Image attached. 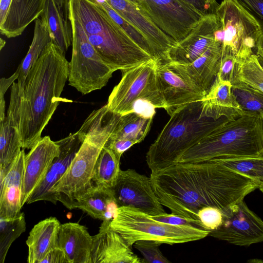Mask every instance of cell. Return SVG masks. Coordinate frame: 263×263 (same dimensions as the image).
<instances>
[{"instance_id": "52a82bcc", "label": "cell", "mask_w": 263, "mask_h": 263, "mask_svg": "<svg viewBox=\"0 0 263 263\" xmlns=\"http://www.w3.org/2000/svg\"><path fill=\"white\" fill-rule=\"evenodd\" d=\"M216 40L222 45V56H234L237 62L256 53L262 33L254 20L234 0H222L217 10Z\"/></svg>"}, {"instance_id": "d4e9b609", "label": "cell", "mask_w": 263, "mask_h": 263, "mask_svg": "<svg viewBox=\"0 0 263 263\" xmlns=\"http://www.w3.org/2000/svg\"><path fill=\"white\" fill-rule=\"evenodd\" d=\"M46 0H11L4 20L0 22L1 33L8 38L17 37L41 16Z\"/></svg>"}, {"instance_id": "cb8c5ba5", "label": "cell", "mask_w": 263, "mask_h": 263, "mask_svg": "<svg viewBox=\"0 0 263 263\" xmlns=\"http://www.w3.org/2000/svg\"><path fill=\"white\" fill-rule=\"evenodd\" d=\"M92 236L87 229L78 222L61 224L58 247L65 252L69 263H92Z\"/></svg>"}, {"instance_id": "484cf974", "label": "cell", "mask_w": 263, "mask_h": 263, "mask_svg": "<svg viewBox=\"0 0 263 263\" xmlns=\"http://www.w3.org/2000/svg\"><path fill=\"white\" fill-rule=\"evenodd\" d=\"M61 224L54 217H50L34 225L26 240L27 262L40 263L53 248L58 246Z\"/></svg>"}, {"instance_id": "4dcf8cb0", "label": "cell", "mask_w": 263, "mask_h": 263, "mask_svg": "<svg viewBox=\"0 0 263 263\" xmlns=\"http://www.w3.org/2000/svg\"><path fill=\"white\" fill-rule=\"evenodd\" d=\"M153 119H146L130 112L121 115L120 120L109 140L126 139L136 144L142 142L150 130Z\"/></svg>"}, {"instance_id": "8fae6325", "label": "cell", "mask_w": 263, "mask_h": 263, "mask_svg": "<svg viewBox=\"0 0 263 263\" xmlns=\"http://www.w3.org/2000/svg\"><path fill=\"white\" fill-rule=\"evenodd\" d=\"M102 149L83 142L64 175L51 190L52 203L61 202L69 210L93 186L95 166Z\"/></svg>"}, {"instance_id": "83f0119b", "label": "cell", "mask_w": 263, "mask_h": 263, "mask_svg": "<svg viewBox=\"0 0 263 263\" xmlns=\"http://www.w3.org/2000/svg\"><path fill=\"white\" fill-rule=\"evenodd\" d=\"M41 18L48 26L52 42L65 54L72 41V28L68 17L59 11L52 0H46Z\"/></svg>"}, {"instance_id": "30bf717a", "label": "cell", "mask_w": 263, "mask_h": 263, "mask_svg": "<svg viewBox=\"0 0 263 263\" xmlns=\"http://www.w3.org/2000/svg\"><path fill=\"white\" fill-rule=\"evenodd\" d=\"M135 4L176 44L185 38L204 16L185 0H139Z\"/></svg>"}, {"instance_id": "f5cc1de1", "label": "cell", "mask_w": 263, "mask_h": 263, "mask_svg": "<svg viewBox=\"0 0 263 263\" xmlns=\"http://www.w3.org/2000/svg\"><path fill=\"white\" fill-rule=\"evenodd\" d=\"M261 156H263V149H262V152Z\"/></svg>"}, {"instance_id": "9a60e30c", "label": "cell", "mask_w": 263, "mask_h": 263, "mask_svg": "<svg viewBox=\"0 0 263 263\" xmlns=\"http://www.w3.org/2000/svg\"><path fill=\"white\" fill-rule=\"evenodd\" d=\"M156 80L171 116L193 102L201 101L205 93L173 71L166 62L156 61Z\"/></svg>"}, {"instance_id": "44dd1931", "label": "cell", "mask_w": 263, "mask_h": 263, "mask_svg": "<svg viewBox=\"0 0 263 263\" xmlns=\"http://www.w3.org/2000/svg\"><path fill=\"white\" fill-rule=\"evenodd\" d=\"M25 156L22 149L7 168L0 169V218H13L21 212Z\"/></svg>"}, {"instance_id": "816d5d0a", "label": "cell", "mask_w": 263, "mask_h": 263, "mask_svg": "<svg viewBox=\"0 0 263 263\" xmlns=\"http://www.w3.org/2000/svg\"><path fill=\"white\" fill-rule=\"evenodd\" d=\"M257 55L258 62L260 66L263 69V58L259 55Z\"/></svg>"}, {"instance_id": "7dc6e473", "label": "cell", "mask_w": 263, "mask_h": 263, "mask_svg": "<svg viewBox=\"0 0 263 263\" xmlns=\"http://www.w3.org/2000/svg\"><path fill=\"white\" fill-rule=\"evenodd\" d=\"M44 262L69 263L65 252L58 246L52 249L40 262Z\"/></svg>"}, {"instance_id": "db71d44e", "label": "cell", "mask_w": 263, "mask_h": 263, "mask_svg": "<svg viewBox=\"0 0 263 263\" xmlns=\"http://www.w3.org/2000/svg\"><path fill=\"white\" fill-rule=\"evenodd\" d=\"M128 1H131V2H133V0H128ZM133 3H134V2H133Z\"/></svg>"}, {"instance_id": "60d3db41", "label": "cell", "mask_w": 263, "mask_h": 263, "mask_svg": "<svg viewBox=\"0 0 263 263\" xmlns=\"http://www.w3.org/2000/svg\"><path fill=\"white\" fill-rule=\"evenodd\" d=\"M234 1L254 18L263 31V0Z\"/></svg>"}, {"instance_id": "277c9868", "label": "cell", "mask_w": 263, "mask_h": 263, "mask_svg": "<svg viewBox=\"0 0 263 263\" xmlns=\"http://www.w3.org/2000/svg\"><path fill=\"white\" fill-rule=\"evenodd\" d=\"M263 118L245 114L226 119L198 143L183 153L176 162H189L224 157L261 156Z\"/></svg>"}, {"instance_id": "ba28073f", "label": "cell", "mask_w": 263, "mask_h": 263, "mask_svg": "<svg viewBox=\"0 0 263 263\" xmlns=\"http://www.w3.org/2000/svg\"><path fill=\"white\" fill-rule=\"evenodd\" d=\"M68 18L72 47L68 81L69 85L86 95L104 87L115 71L103 61L80 22L69 12Z\"/></svg>"}, {"instance_id": "1f68e13d", "label": "cell", "mask_w": 263, "mask_h": 263, "mask_svg": "<svg viewBox=\"0 0 263 263\" xmlns=\"http://www.w3.org/2000/svg\"><path fill=\"white\" fill-rule=\"evenodd\" d=\"M21 148L18 131L6 116L0 121V169L7 168L18 156Z\"/></svg>"}, {"instance_id": "7bdbcfd3", "label": "cell", "mask_w": 263, "mask_h": 263, "mask_svg": "<svg viewBox=\"0 0 263 263\" xmlns=\"http://www.w3.org/2000/svg\"><path fill=\"white\" fill-rule=\"evenodd\" d=\"M156 108L149 101L139 99L133 103L130 112L136 113L146 119H153Z\"/></svg>"}, {"instance_id": "681fc988", "label": "cell", "mask_w": 263, "mask_h": 263, "mask_svg": "<svg viewBox=\"0 0 263 263\" xmlns=\"http://www.w3.org/2000/svg\"><path fill=\"white\" fill-rule=\"evenodd\" d=\"M56 7L61 12L64 13V9L68 11V0H52Z\"/></svg>"}, {"instance_id": "f1b7e54d", "label": "cell", "mask_w": 263, "mask_h": 263, "mask_svg": "<svg viewBox=\"0 0 263 263\" xmlns=\"http://www.w3.org/2000/svg\"><path fill=\"white\" fill-rule=\"evenodd\" d=\"M51 42V37L46 23L38 18L35 21L33 39L29 50L17 67L20 73L16 84L19 89L23 88L29 70Z\"/></svg>"}, {"instance_id": "d590c367", "label": "cell", "mask_w": 263, "mask_h": 263, "mask_svg": "<svg viewBox=\"0 0 263 263\" xmlns=\"http://www.w3.org/2000/svg\"><path fill=\"white\" fill-rule=\"evenodd\" d=\"M235 80L242 81L263 92V69L258 62L256 54H253L243 61L236 62Z\"/></svg>"}, {"instance_id": "f546056e", "label": "cell", "mask_w": 263, "mask_h": 263, "mask_svg": "<svg viewBox=\"0 0 263 263\" xmlns=\"http://www.w3.org/2000/svg\"><path fill=\"white\" fill-rule=\"evenodd\" d=\"M120 159L108 147L104 146L97 160L92 182L95 185L111 189L116 184L120 172Z\"/></svg>"}, {"instance_id": "74e56055", "label": "cell", "mask_w": 263, "mask_h": 263, "mask_svg": "<svg viewBox=\"0 0 263 263\" xmlns=\"http://www.w3.org/2000/svg\"><path fill=\"white\" fill-rule=\"evenodd\" d=\"M161 244L156 241L141 240L133 245L142 255L143 263H170L160 250Z\"/></svg>"}, {"instance_id": "3957f363", "label": "cell", "mask_w": 263, "mask_h": 263, "mask_svg": "<svg viewBox=\"0 0 263 263\" xmlns=\"http://www.w3.org/2000/svg\"><path fill=\"white\" fill-rule=\"evenodd\" d=\"M68 10L80 22L103 61L114 71L155 60L95 0H68Z\"/></svg>"}, {"instance_id": "e575fe53", "label": "cell", "mask_w": 263, "mask_h": 263, "mask_svg": "<svg viewBox=\"0 0 263 263\" xmlns=\"http://www.w3.org/2000/svg\"><path fill=\"white\" fill-rule=\"evenodd\" d=\"M25 230L23 212H20L13 218H0V263L5 261L11 245Z\"/></svg>"}, {"instance_id": "2e32d148", "label": "cell", "mask_w": 263, "mask_h": 263, "mask_svg": "<svg viewBox=\"0 0 263 263\" xmlns=\"http://www.w3.org/2000/svg\"><path fill=\"white\" fill-rule=\"evenodd\" d=\"M60 153L59 145L48 136L42 138L25 155L22 190V206L45 178L54 159Z\"/></svg>"}, {"instance_id": "7a4b0ae2", "label": "cell", "mask_w": 263, "mask_h": 263, "mask_svg": "<svg viewBox=\"0 0 263 263\" xmlns=\"http://www.w3.org/2000/svg\"><path fill=\"white\" fill-rule=\"evenodd\" d=\"M69 63L51 42L29 70L23 88L19 89L15 82L11 85L7 116L18 131L22 149H30L42 138L62 101Z\"/></svg>"}, {"instance_id": "9c48e42d", "label": "cell", "mask_w": 263, "mask_h": 263, "mask_svg": "<svg viewBox=\"0 0 263 263\" xmlns=\"http://www.w3.org/2000/svg\"><path fill=\"white\" fill-rule=\"evenodd\" d=\"M156 61L152 60L122 70V78L111 92L109 109L121 115L129 113L133 103L146 100L157 108H165V103L156 80Z\"/></svg>"}, {"instance_id": "f6af8a7d", "label": "cell", "mask_w": 263, "mask_h": 263, "mask_svg": "<svg viewBox=\"0 0 263 263\" xmlns=\"http://www.w3.org/2000/svg\"><path fill=\"white\" fill-rule=\"evenodd\" d=\"M204 16L216 14L219 4L216 0H185Z\"/></svg>"}, {"instance_id": "bcb514c9", "label": "cell", "mask_w": 263, "mask_h": 263, "mask_svg": "<svg viewBox=\"0 0 263 263\" xmlns=\"http://www.w3.org/2000/svg\"><path fill=\"white\" fill-rule=\"evenodd\" d=\"M136 144L134 141L126 139L109 140L105 146L109 148L120 159L122 154Z\"/></svg>"}, {"instance_id": "ffe728a7", "label": "cell", "mask_w": 263, "mask_h": 263, "mask_svg": "<svg viewBox=\"0 0 263 263\" xmlns=\"http://www.w3.org/2000/svg\"><path fill=\"white\" fill-rule=\"evenodd\" d=\"M56 142L60 147V154L53 160L43 181L28 198L27 204L39 201L52 203V189L64 175L82 144L77 132Z\"/></svg>"}, {"instance_id": "ee69618b", "label": "cell", "mask_w": 263, "mask_h": 263, "mask_svg": "<svg viewBox=\"0 0 263 263\" xmlns=\"http://www.w3.org/2000/svg\"><path fill=\"white\" fill-rule=\"evenodd\" d=\"M19 69L17 68L16 71L9 78H1L0 81V121H3L5 118V101L4 95L10 86L17 79L19 76Z\"/></svg>"}, {"instance_id": "ac0fdd59", "label": "cell", "mask_w": 263, "mask_h": 263, "mask_svg": "<svg viewBox=\"0 0 263 263\" xmlns=\"http://www.w3.org/2000/svg\"><path fill=\"white\" fill-rule=\"evenodd\" d=\"M125 20L146 38L157 62H166V54L176 43L145 16L134 3L128 0H105Z\"/></svg>"}, {"instance_id": "7c38bea8", "label": "cell", "mask_w": 263, "mask_h": 263, "mask_svg": "<svg viewBox=\"0 0 263 263\" xmlns=\"http://www.w3.org/2000/svg\"><path fill=\"white\" fill-rule=\"evenodd\" d=\"M223 220L209 236L239 246L263 242V221L243 200L222 211Z\"/></svg>"}, {"instance_id": "5bb4252c", "label": "cell", "mask_w": 263, "mask_h": 263, "mask_svg": "<svg viewBox=\"0 0 263 263\" xmlns=\"http://www.w3.org/2000/svg\"><path fill=\"white\" fill-rule=\"evenodd\" d=\"M218 26L216 14L204 15L185 38L169 49L166 62L184 65L194 62L218 42Z\"/></svg>"}, {"instance_id": "8d00e7d4", "label": "cell", "mask_w": 263, "mask_h": 263, "mask_svg": "<svg viewBox=\"0 0 263 263\" xmlns=\"http://www.w3.org/2000/svg\"><path fill=\"white\" fill-rule=\"evenodd\" d=\"M143 50L154 59L153 50L144 35L117 12L105 0H95Z\"/></svg>"}, {"instance_id": "6da1fadb", "label": "cell", "mask_w": 263, "mask_h": 263, "mask_svg": "<svg viewBox=\"0 0 263 263\" xmlns=\"http://www.w3.org/2000/svg\"><path fill=\"white\" fill-rule=\"evenodd\" d=\"M150 178L160 202L171 213L197 220L202 208L222 211L259 187L253 180L213 160L177 162L151 172Z\"/></svg>"}, {"instance_id": "5b68a950", "label": "cell", "mask_w": 263, "mask_h": 263, "mask_svg": "<svg viewBox=\"0 0 263 263\" xmlns=\"http://www.w3.org/2000/svg\"><path fill=\"white\" fill-rule=\"evenodd\" d=\"M201 101L191 103L176 111L151 145L146 161L151 172L175 163L186 151L227 119L201 117Z\"/></svg>"}, {"instance_id": "4316f807", "label": "cell", "mask_w": 263, "mask_h": 263, "mask_svg": "<svg viewBox=\"0 0 263 263\" xmlns=\"http://www.w3.org/2000/svg\"><path fill=\"white\" fill-rule=\"evenodd\" d=\"M118 208L111 189L93 185L81 199L71 204L69 210L79 209L94 219L111 221Z\"/></svg>"}, {"instance_id": "f907efd6", "label": "cell", "mask_w": 263, "mask_h": 263, "mask_svg": "<svg viewBox=\"0 0 263 263\" xmlns=\"http://www.w3.org/2000/svg\"><path fill=\"white\" fill-rule=\"evenodd\" d=\"M256 54L259 55L263 58V31H262L258 43Z\"/></svg>"}, {"instance_id": "e0dca14e", "label": "cell", "mask_w": 263, "mask_h": 263, "mask_svg": "<svg viewBox=\"0 0 263 263\" xmlns=\"http://www.w3.org/2000/svg\"><path fill=\"white\" fill-rule=\"evenodd\" d=\"M110 221H103L99 232L92 236V263H143L124 238L110 226Z\"/></svg>"}, {"instance_id": "836d02e7", "label": "cell", "mask_w": 263, "mask_h": 263, "mask_svg": "<svg viewBox=\"0 0 263 263\" xmlns=\"http://www.w3.org/2000/svg\"><path fill=\"white\" fill-rule=\"evenodd\" d=\"M231 84L232 91L244 114L263 118V92L238 80Z\"/></svg>"}, {"instance_id": "b9f144b4", "label": "cell", "mask_w": 263, "mask_h": 263, "mask_svg": "<svg viewBox=\"0 0 263 263\" xmlns=\"http://www.w3.org/2000/svg\"><path fill=\"white\" fill-rule=\"evenodd\" d=\"M236 59L234 56L224 55L222 56L218 77L222 81L232 83L234 79Z\"/></svg>"}, {"instance_id": "d6a6232c", "label": "cell", "mask_w": 263, "mask_h": 263, "mask_svg": "<svg viewBox=\"0 0 263 263\" xmlns=\"http://www.w3.org/2000/svg\"><path fill=\"white\" fill-rule=\"evenodd\" d=\"M213 160L229 168L248 177L259 184L263 193V156L224 157Z\"/></svg>"}, {"instance_id": "8992f818", "label": "cell", "mask_w": 263, "mask_h": 263, "mask_svg": "<svg viewBox=\"0 0 263 263\" xmlns=\"http://www.w3.org/2000/svg\"><path fill=\"white\" fill-rule=\"evenodd\" d=\"M111 228L132 247L146 240L173 245L196 241L209 236L210 231L189 226L171 225L157 221L152 216L130 206H121L110 222Z\"/></svg>"}, {"instance_id": "7402d4cb", "label": "cell", "mask_w": 263, "mask_h": 263, "mask_svg": "<svg viewBox=\"0 0 263 263\" xmlns=\"http://www.w3.org/2000/svg\"><path fill=\"white\" fill-rule=\"evenodd\" d=\"M201 117L217 120L223 117L232 120L245 115L232 91V84L217 76L201 101Z\"/></svg>"}, {"instance_id": "d6986e66", "label": "cell", "mask_w": 263, "mask_h": 263, "mask_svg": "<svg viewBox=\"0 0 263 263\" xmlns=\"http://www.w3.org/2000/svg\"><path fill=\"white\" fill-rule=\"evenodd\" d=\"M221 58L222 45L217 42L190 64L166 63L173 71L206 94L218 74Z\"/></svg>"}, {"instance_id": "f35d334b", "label": "cell", "mask_w": 263, "mask_h": 263, "mask_svg": "<svg viewBox=\"0 0 263 263\" xmlns=\"http://www.w3.org/2000/svg\"><path fill=\"white\" fill-rule=\"evenodd\" d=\"M197 219L204 229L211 232L220 226L223 220V215L221 210L218 208L206 206L198 211Z\"/></svg>"}, {"instance_id": "603a6c76", "label": "cell", "mask_w": 263, "mask_h": 263, "mask_svg": "<svg viewBox=\"0 0 263 263\" xmlns=\"http://www.w3.org/2000/svg\"><path fill=\"white\" fill-rule=\"evenodd\" d=\"M121 115L110 110L107 104L94 110L77 131L82 142L102 149L116 128Z\"/></svg>"}, {"instance_id": "ab89813d", "label": "cell", "mask_w": 263, "mask_h": 263, "mask_svg": "<svg viewBox=\"0 0 263 263\" xmlns=\"http://www.w3.org/2000/svg\"><path fill=\"white\" fill-rule=\"evenodd\" d=\"M152 217L157 221L171 225L189 226L204 229L199 220L188 219L172 213H165L161 215L152 216Z\"/></svg>"}, {"instance_id": "4fadbf2b", "label": "cell", "mask_w": 263, "mask_h": 263, "mask_svg": "<svg viewBox=\"0 0 263 263\" xmlns=\"http://www.w3.org/2000/svg\"><path fill=\"white\" fill-rule=\"evenodd\" d=\"M111 190L119 207L134 208L152 216L165 213L153 189L151 178L135 170H121Z\"/></svg>"}, {"instance_id": "c3c4849f", "label": "cell", "mask_w": 263, "mask_h": 263, "mask_svg": "<svg viewBox=\"0 0 263 263\" xmlns=\"http://www.w3.org/2000/svg\"><path fill=\"white\" fill-rule=\"evenodd\" d=\"M11 0H0V22L6 16Z\"/></svg>"}]
</instances>
